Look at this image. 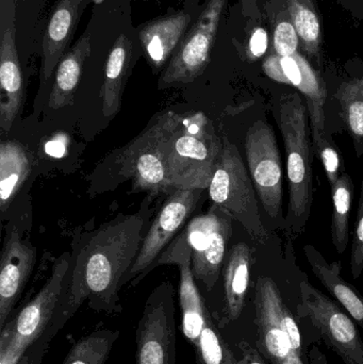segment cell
Returning a JSON list of instances; mask_svg holds the SVG:
<instances>
[{
  "label": "cell",
  "mask_w": 363,
  "mask_h": 364,
  "mask_svg": "<svg viewBox=\"0 0 363 364\" xmlns=\"http://www.w3.org/2000/svg\"><path fill=\"white\" fill-rule=\"evenodd\" d=\"M119 331L99 329L72 346L62 364H106Z\"/></svg>",
  "instance_id": "28"
},
{
  "label": "cell",
  "mask_w": 363,
  "mask_h": 364,
  "mask_svg": "<svg viewBox=\"0 0 363 364\" xmlns=\"http://www.w3.org/2000/svg\"><path fill=\"white\" fill-rule=\"evenodd\" d=\"M134 59V43L126 34H119L111 47L104 68L102 83V114L113 119L121 106L124 87Z\"/></svg>",
  "instance_id": "22"
},
{
  "label": "cell",
  "mask_w": 363,
  "mask_h": 364,
  "mask_svg": "<svg viewBox=\"0 0 363 364\" xmlns=\"http://www.w3.org/2000/svg\"><path fill=\"white\" fill-rule=\"evenodd\" d=\"M202 193V190H174L168 195L145 235L136 261L124 279V286L128 282L136 286L151 272L153 263L195 211Z\"/></svg>",
  "instance_id": "13"
},
{
  "label": "cell",
  "mask_w": 363,
  "mask_h": 364,
  "mask_svg": "<svg viewBox=\"0 0 363 364\" xmlns=\"http://www.w3.org/2000/svg\"><path fill=\"white\" fill-rule=\"evenodd\" d=\"M148 203L131 215L102 225L72 264L48 329L53 339L85 301L91 309L121 314L119 292L148 230Z\"/></svg>",
  "instance_id": "1"
},
{
  "label": "cell",
  "mask_w": 363,
  "mask_h": 364,
  "mask_svg": "<svg viewBox=\"0 0 363 364\" xmlns=\"http://www.w3.org/2000/svg\"><path fill=\"white\" fill-rule=\"evenodd\" d=\"M351 272L354 279H358L363 272V178L352 246Z\"/></svg>",
  "instance_id": "32"
},
{
  "label": "cell",
  "mask_w": 363,
  "mask_h": 364,
  "mask_svg": "<svg viewBox=\"0 0 363 364\" xmlns=\"http://www.w3.org/2000/svg\"><path fill=\"white\" fill-rule=\"evenodd\" d=\"M238 348L241 352V359L239 360L241 364H268L260 354L259 350L253 348L249 342H239Z\"/></svg>",
  "instance_id": "36"
},
{
  "label": "cell",
  "mask_w": 363,
  "mask_h": 364,
  "mask_svg": "<svg viewBox=\"0 0 363 364\" xmlns=\"http://www.w3.org/2000/svg\"><path fill=\"white\" fill-rule=\"evenodd\" d=\"M195 356L198 364H241L229 344L224 339L209 308L206 311V325L200 337V346L195 350Z\"/></svg>",
  "instance_id": "30"
},
{
  "label": "cell",
  "mask_w": 363,
  "mask_h": 364,
  "mask_svg": "<svg viewBox=\"0 0 363 364\" xmlns=\"http://www.w3.org/2000/svg\"><path fill=\"white\" fill-rule=\"evenodd\" d=\"M208 192L213 205L240 223L254 241L266 244L269 233L260 216L255 186L238 149L226 136Z\"/></svg>",
  "instance_id": "5"
},
{
  "label": "cell",
  "mask_w": 363,
  "mask_h": 364,
  "mask_svg": "<svg viewBox=\"0 0 363 364\" xmlns=\"http://www.w3.org/2000/svg\"><path fill=\"white\" fill-rule=\"evenodd\" d=\"M313 149L315 157L319 158L323 164L326 177L332 188L339 181L341 175L345 172L340 151L335 145L334 141L326 134L320 138L317 144L313 145Z\"/></svg>",
  "instance_id": "31"
},
{
  "label": "cell",
  "mask_w": 363,
  "mask_h": 364,
  "mask_svg": "<svg viewBox=\"0 0 363 364\" xmlns=\"http://www.w3.org/2000/svg\"><path fill=\"white\" fill-rule=\"evenodd\" d=\"M244 149L249 176L262 208L271 218H279L283 176L281 151L272 126L264 119L256 121L245 134Z\"/></svg>",
  "instance_id": "12"
},
{
  "label": "cell",
  "mask_w": 363,
  "mask_h": 364,
  "mask_svg": "<svg viewBox=\"0 0 363 364\" xmlns=\"http://www.w3.org/2000/svg\"><path fill=\"white\" fill-rule=\"evenodd\" d=\"M308 364H330L326 358L325 354L318 348L313 346L308 350Z\"/></svg>",
  "instance_id": "38"
},
{
  "label": "cell",
  "mask_w": 363,
  "mask_h": 364,
  "mask_svg": "<svg viewBox=\"0 0 363 364\" xmlns=\"http://www.w3.org/2000/svg\"><path fill=\"white\" fill-rule=\"evenodd\" d=\"M36 262V248L23 240L14 224H8L0 263V331L8 324Z\"/></svg>",
  "instance_id": "16"
},
{
  "label": "cell",
  "mask_w": 363,
  "mask_h": 364,
  "mask_svg": "<svg viewBox=\"0 0 363 364\" xmlns=\"http://www.w3.org/2000/svg\"><path fill=\"white\" fill-rule=\"evenodd\" d=\"M357 18H363V0H336Z\"/></svg>",
  "instance_id": "37"
},
{
  "label": "cell",
  "mask_w": 363,
  "mask_h": 364,
  "mask_svg": "<svg viewBox=\"0 0 363 364\" xmlns=\"http://www.w3.org/2000/svg\"><path fill=\"white\" fill-rule=\"evenodd\" d=\"M300 318L310 320L326 346L342 358L345 364H363V342L357 324L334 299L313 286L308 280L300 284Z\"/></svg>",
  "instance_id": "9"
},
{
  "label": "cell",
  "mask_w": 363,
  "mask_h": 364,
  "mask_svg": "<svg viewBox=\"0 0 363 364\" xmlns=\"http://www.w3.org/2000/svg\"><path fill=\"white\" fill-rule=\"evenodd\" d=\"M264 12L270 16L275 55L289 57L298 53L300 36L294 27L286 0H269Z\"/></svg>",
  "instance_id": "29"
},
{
  "label": "cell",
  "mask_w": 363,
  "mask_h": 364,
  "mask_svg": "<svg viewBox=\"0 0 363 364\" xmlns=\"http://www.w3.org/2000/svg\"><path fill=\"white\" fill-rule=\"evenodd\" d=\"M294 27L300 36V48L315 68L322 66L321 13L315 0H286Z\"/></svg>",
  "instance_id": "25"
},
{
  "label": "cell",
  "mask_w": 363,
  "mask_h": 364,
  "mask_svg": "<svg viewBox=\"0 0 363 364\" xmlns=\"http://www.w3.org/2000/svg\"><path fill=\"white\" fill-rule=\"evenodd\" d=\"M177 113H158L149 125L126 145L117 157L119 174L132 182L134 191L151 197L173 192L164 166V141Z\"/></svg>",
  "instance_id": "7"
},
{
  "label": "cell",
  "mask_w": 363,
  "mask_h": 364,
  "mask_svg": "<svg viewBox=\"0 0 363 364\" xmlns=\"http://www.w3.org/2000/svg\"><path fill=\"white\" fill-rule=\"evenodd\" d=\"M255 248L244 242L234 244L224 264V304L217 325L224 328L242 316L251 284V271L255 262Z\"/></svg>",
  "instance_id": "20"
},
{
  "label": "cell",
  "mask_w": 363,
  "mask_h": 364,
  "mask_svg": "<svg viewBox=\"0 0 363 364\" xmlns=\"http://www.w3.org/2000/svg\"><path fill=\"white\" fill-rule=\"evenodd\" d=\"M223 139L202 112L177 113L164 141V166L170 190H208Z\"/></svg>",
  "instance_id": "2"
},
{
  "label": "cell",
  "mask_w": 363,
  "mask_h": 364,
  "mask_svg": "<svg viewBox=\"0 0 363 364\" xmlns=\"http://www.w3.org/2000/svg\"><path fill=\"white\" fill-rule=\"evenodd\" d=\"M185 1L189 2L190 6L193 4V6H198V1H200V0H185Z\"/></svg>",
  "instance_id": "39"
},
{
  "label": "cell",
  "mask_w": 363,
  "mask_h": 364,
  "mask_svg": "<svg viewBox=\"0 0 363 364\" xmlns=\"http://www.w3.org/2000/svg\"><path fill=\"white\" fill-rule=\"evenodd\" d=\"M262 68L269 78L296 87L304 97L308 108L313 146L317 144L325 134L324 105L327 97V89L321 74L300 51L289 57L273 53L264 60Z\"/></svg>",
  "instance_id": "14"
},
{
  "label": "cell",
  "mask_w": 363,
  "mask_h": 364,
  "mask_svg": "<svg viewBox=\"0 0 363 364\" xmlns=\"http://www.w3.org/2000/svg\"><path fill=\"white\" fill-rule=\"evenodd\" d=\"M191 260V252L181 244L172 241L153 263L151 271L160 265H178L180 271L179 301L183 311V333L195 352L200 346V337L206 325L208 306L194 282L195 278L192 273Z\"/></svg>",
  "instance_id": "17"
},
{
  "label": "cell",
  "mask_w": 363,
  "mask_h": 364,
  "mask_svg": "<svg viewBox=\"0 0 363 364\" xmlns=\"http://www.w3.org/2000/svg\"><path fill=\"white\" fill-rule=\"evenodd\" d=\"M16 10V0H0V128L4 132H10L23 100Z\"/></svg>",
  "instance_id": "15"
},
{
  "label": "cell",
  "mask_w": 363,
  "mask_h": 364,
  "mask_svg": "<svg viewBox=\"0 0 363 364\" xmlns=\"http://www.w3.org/2000/svg\"><path fill=\"white\" fill-rule=\"evenodd\" d=\"M277 123L287 154L289 188L288 227L292 232H304L313 203V154L309 132L308 108L298 92L283 96L277 107Z\"/></svg>",
  "instance_id": "3"
},
{
  "label": "cell",
  "mask_w": 363,
  "mask_h": 364,
  "mask_svg": "<svg viewBox=\"0 0 363 364\" xmlns=\"http://www.w3.org/2000/svg\"><path fill=\"white\" fill-rule=\"evenodd\" d=\"M269 0H240L241 12L249 23H258L264 16Z\"/></svg>",
  "instance_id": "35"
},
{
  "label": "cell",
  "mask_w": 363,
  "mask_h": 364,
  "mask_svg": "<svg viewBox=\"0 0 363 364\" xmlns=\"http://www.w3.org/2000/svg\"><path fill=\"white\" fill-rule=\"evenodd\" d=\"M193 23V15L183 10L151 19L139 28L141 48L153 72L166 68Z\"/></svg>",
  "instance_id": "18"
},
{
  "label": "cell",
  "mask_w": 363,
  "mask_h": 364,
  "mask_svg": "<svg viewBox=\"0 0 363 364\" xmlns=\"http://www.w3.org/2000/svg\"><path fill=\"white\" fill-rule=\"evenodd\" d=\"M304 254L315 277L345 308L363 331V295L341 276V261L328 263L320 250L311 244L304 246Z\"/></svg>",
  "instance_id": "21"
},
{
  "label": "cell",
  "mask_w": 363,
  "mask_h": 364,
  "mask_svg": "<svg viewBox=\"0 0 363 364\" xmlns=\"http://www.w3.org/2000/svg\"><path fill=\"white\" fill-rule=\"evenodd\" d=\"M91 53V40L87 33L66 51L55 72V81L49 95L48 105L53 110L72 104L78 87L83 66Z\"/></svg>",
  "instance_id": "23"
},
{
  "label": "cell",
  "mask_w": 363,
  "mask_h": 364,
  "mask_svg": "<svg viewBox=\"0 0 363 364\" xmlns=\"http://www.w3.org/2000/svg\"><path fill=\"white\" fill-rule=\"evenodd\" d=\"M354 182L347 172L330 188L332 196V239L338 254L349 245L350 215L353 201Z\"/></svg>",
  "instance_id": "27"
},
{
  "label": "cell",
  "mask_w": 363,
  "mask_h": 364,
  "mask_svg": "<svg viewBox=\"0 0 363 364\" xmlns=\"http://www.w3.org/2000/svg\"><path fill=\"white\" fill-rule=\"evenodd\" d=\"M335 97L340 105V117L353 140L356 156H363V73L362 76L343 81Z\"/></svg>",
  "instance_id": "26"
},
{
  "label": "cell",
  "mask_w": 363,
  "mask_h": 364,
  "mask_svg": "<svg viewBox=\"0 0 363 364\" xmlns=\"http://www.w3.org/2000/svg\"><path fill=\"white\" fill-rule=\"evenodd\" d=\"M269 48V32L264 26H256L251 31L246 46L247 59L256 62L262 59Z\"/></svg>",
  "instance_id": "33"
},
{
  "label": "cell",
  "mask_w": 363,
  "mask_h": 364,
  "mask_svg": "<svg viewBox=\"0 0 363 364\" xmlns=\"http://www.w3.org/2000/svg\"><path fill=\"white\" fill-rule=\"evenodd\" d=\"M72 264V256L67 252L58 258L40 292L2 329L0 364L18 363L48 329Z\"/></svg>",
  "instance_id": "6"
},
{
  "label": "cell",
  "mask_w": 363,
  "mask_h": 364,
  "mask_svg": "<svg viewBox=\"0 0 363 364\" xmlns=\"http://www.w3.org/2000/svg\"><path fill=\"white\" fill-rule=\"evenodd\" d=\"M174 288L162 282L145 303L136 333V363L175 364L176 321Z\"/></svg>",
  "instance_id": "11"
},
{
  "label": "cell",
  "mask_w": 363,
  "mask_h": 364,
  "mask_svg": "<svg viewBox=\"0 0 363 364\" xmlns=\"http://www.w3.org/2000/svg\"><path fill=\"white\" fill-rule=\"evenodd\" d=\"M31 172V161L25 147L14 140L0 144V208L8 210L15 195Z\"/></svg>",
  "instance_id": "24"
},
{
  "label": "cell",
  "mask_w": 363,
  "mask_h": 364,
  "mask_svg": "<svg viewBox=\"0 0 363 364\" xmlns=\"http://www.w3.org/2000/svg\"><path fill=\"white\" fill-rule=\"evenodd\" d=\"M232 220L227 212L212 205L208 213L190 220L173 240L191 252L192 273L208 292L213 290L221 275L232 235Z\"/></svg>",
  "instance_id": "8"
},
{
  "label": "cell",
  "mask_w": 363,
  "mask_h": 364,
  "mask_svg": "<svg viewBox=\"0 0 363 364\" xmlns=\"http://www.w3.org/2000/svg\"><path fill=\"white\" fill-rule=\"evenodd\" d=\"M90 0H57L45 26L42 42V75L48 80L66 51Z\"/></svg>",
  "instance_id": "19"
},
{
  "label": "cell",
  "mask_w": 363,
  "mask_h": 364,
  "mask_svg": "<svg viewBox=\"0 0 363 364\" xmlns=\"http://www.w3.org/2000/svg\"><path fill=\"white\" fill-rule=\"evenodd\" d=\"M50 340L47 337L46 333L42 336L29 350L26 352V354L21 357V360L15 364H40L42 363L43 356L48 348V343Z\"/></svg>",
  "instance_id": "34"
},
{
  "label": "cell",
  "mask_w": 363,
  "mask_h": 364,
  "mask_svg": "<svg viewBox=\"0 0 363 364\" xmlns=\"http://www.w3.org/2000/svg\"><path fill=\"white\" fill-rule=\"evenodd\" d=\"M228 0H206L175 55L162 70L158 87L166 89L187 85L198 78L208 66L211 51Z\"/></svg>",
  "instance_id": "10"
},
{
  "label": "cell",
  "mask_w": 363,
  "mask_h": 364,
  "mask_svg": "<svg viewBox=\"0 0 363 364\" xmlns=\"http://www.w3.org/2000/svg\"><path fill=\"white\" fill-rule=\"evenodd\" d=\"M256 348L268 364H308L294 314L281 296L279 287L269 276L255 282Z\"/></svg>",
  "instance_id": "4"
}]
</instances>
